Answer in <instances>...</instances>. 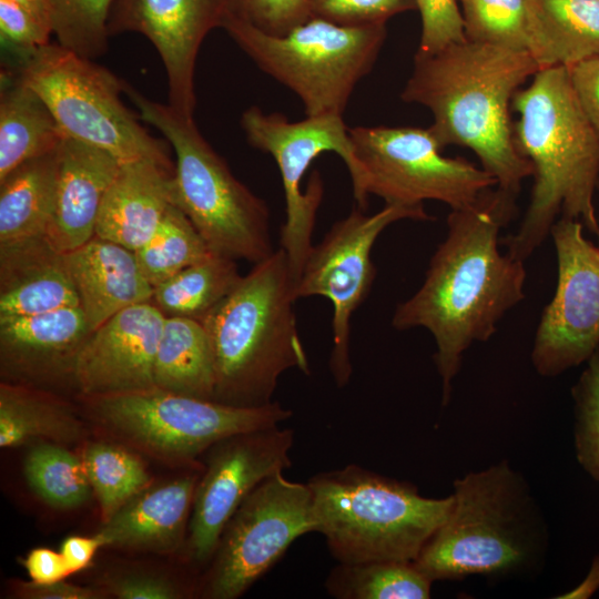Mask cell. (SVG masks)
Instances as JSON below:
<instances>
[{
	"label": "cell",
	"instance_id": "1",
	"mask_svg": "<svg viewBox=\"0 0 599 599\" xmlns=\"http://www.w3.org/2000/svg\"><path fill=\"white\" fill-rule=\"evenodd\" d=\"M517 195L496 185L475 203L451 210L423 284L393 314L394 328L423 327L433 335L444 406L465 352L490 339L526 296L524 261L500 250V232L516 213Z\"/></svg>",
	"mask_w": 599,
	"mask_h": 599
},
{
	"label": "cell",
	"instance_id": "2",
	"mask_svg": "<svg viewBox=\"0 0 599 599\" xmlns=\"http://www.w3.org/2000/svg\"><path fill=\"white\" fill-rule=\"evenodd\" d=\"M539 70L528 51L466 39L434 53L416 51L400 98L430 111L428 129L441 149H470L497 186L518 194L534 169L516 145L510 109Z\"/></svg>",
	"mask_w": 599,
	"mask_h": 599
},
{
	"label": "cell",
	"instance_id": "3",
	"mask_svg": "<svg viewBox=\"0 0 599 599\" xmlns=\"http://www.w3.org/2000/svg\"><path fill=\"white\" fill-rule=\"evenodd\" d=\"M518 114L515 142L534 169L530 201L517 231L501 241L526 261L550 235L558 219L580 221L599 238L593 204L599 138L572 90L567 67L540 69L511 103Z\"/></svg>",
	"mask_w": 599,
	"mask_h": 599
},
{
	"label": "cell",
	"instance_id": "4",
	"mask_svg": "<svg viewBox=\"0 0 599 599\" xmlns=\"http://www.w3.org/2000/svg\"><path fill=\"white\" fill-rule=\"evenodd\" d=\"M453 487L447 518L414 561L424 575L434 582L539 572L548 552L549 530L519 471L501 460L468 473Z\"/></svg>",
	"mask_w": 599,
	"mask_h": 599
},
{
	"label": "cell",
	"instance_id": "5",
	"mask_svg": "<svg viewBox=\"0 0 599 599\" xmlns=\"http://www.w3.org/2000/svg\"><path fill=\"white\" fill-rule=\"evenodd\" d=\"M294 283L280 247L255 263L202 321L214 356L213 400L260 407L274 402L280 376L311 373L294 313Z\"/></svg>",
	"mask_w": 599,
	"mask_h": 599
},
{
	"label": "cell",
	"instance_id": "6",
	"mask_svg": "<svg viewBox=\"0 0 599 599\" xmlns=\"http://www.w3.org/2000/svg\"><path fill=\"white\" fill-rule=\"evenodd\" d=\"M315 532L337 562H414L447 518L451 495L428 498L408 481L349 464L309 478Z\"/></svg>",
	"mask_w": 599,
	"mask_h": 599
},
{
	"label": "cell",
	"instance_id": "7",
	"mask_svg": "<svg viewBox=\"0 0 599 599\" xmlns=\"http://www.w3.org/2000/svg\"><path fill=\"white\" fill-rule=\"evenodd\" d=\"M140 118L165 138L175 153L174 203L195 226L211 253L258 263L274 253L265 202L240 182L196 128L193 116L155 102L123 81Z\"/></svg>",
	"mask_w": 599,
	"mask_h": 599
},
{
	"label": "cell",
	"instance_id": "8",
	"mask_svg": "<svg viewBox=\"0 0 599 599\" xmlns=\"http://www.w3.org/2000/svg\"><path fill=\"white\" fill-rule=\"evenodd\" d=\"M222 28L262 71L300 98L306 116L343 115L387 34L386 23L348 27L312 17L273 35L229 10Z\"/></svg>",
	"mask_w": 599,
	"mask_h": 599
},
{
	"label": "cell",
	"instance_id": "9",
	"mask_svg": "<svg viewBox=\"0 0 599 599\" xmlns=\"http://www.w3.org/2000/svg\"><path fill=\"white\" fill-rule=\"evenodd\" d=\"M18 73L67 136L105 150L121 164L150 160L174 169L167 143L150 134L122 102L123 81L93 60L48 43L21 58Z\"/></svg>",
	"mask_w": 599,
	"mask_h": 599
},
{
	"label": "cell",
	"instance_id": "10",
	"mask_svg": "<svg viewBox=\"0 0 599 599\" xmlns=\"http://www.w3.org/2000/svg\"><path fill=\"white\" fill-rule=\"evenodd\" d=\"M349 136L357 161L353 194L363 211L370 194L386 204L420 206L433 200L456 210L497 185L481 166L444 156L428 128L355 126Z\"/></svg>",
	"mask_w": 599,
	"mask_h": 599
},
{
	"label": "cell",
	"instance_id": "11",
	"mask_svg": "<svg viewBox=\"0 0 599 599\" xmlns=\"http://www.w3.org/2000/svg\"><path fill=\"white\" fill-rule=\"evenodd\" d=\"M98 420L136 447L163 459L191 463L232 435L292 416L278 402L237 407L155 386L84 397Z\"/></svg>",
	"mask_w": 599,
	"mask_h": 599
},
{
	"label": "cell",
	"instance_id": "12",
	"mask_svg": "<svg viewBox=\"0 0 599 599\" xmlns=\"http://www.w3.org/2000/svg\"><path fill=\"white\" fill-rule=\"evenodd\" d=\"M315 532L306 484L283 471L262 481L225 525L205 570L201 595L236 599L262 578L301 536Z\"/></svg>",
	"mask_w": 599,
	"mask_h": 599
},
{
	"label": "cell",
	"instance_id": "13",
	"mask_svg": "<svg viewBox=\"0 0 599 599\" xmlns=\"http://www.w3.org/2000/svg\"><path fill=\"white\" fill-rule=\"evenodd\" d=\"M241 125L248 143L271 154L280 170L286 206L280 247L286 254L295 287L313 247L312 233L324 194L318 172L311 175L306 192L302 191L303 176L316 158L335 152L344 161L351 180L355 179L357 161L349 128L343 115L306 116L292 122L281 113H265L254 105L243 112Z\"/></svg>",
	"mask_w": 599,
	"mask_h": 599
},
{
	"label": "cell",
	"instance_id": "14",
	"mask_svg": "<svg viewBox=\"0 0 599 599\" xmlns=\"http://www.w3.org/2000/svg\"><path fill=\"white\" fill-rule=\"evenodd\" d=\"M420 206L385 204L372 215L358 209L337 221L312 247L294 290L295 298L324 296L333 305V346L329 369L335 384L344 387L353 366L349 352L351 319L370 293L376 268L372 250L380 233L402 220L429 221Z\"/></svg>",
	"mask_w": 599,
	"mask_h": 599
},
{
	"label": "cell",
	"instance_id": "15",
	"mask_svg": "<svg viewBox=\"0 0 599 599\" xmlns=\"http://www.w3.org/2000/svg\"><path fill=\"white\" fill-rule=\"evenodd\" d=\"M557 285L535 334L531 363L555 377L586 363L599 348V246L580 221L558 219L550 230Z\"/></svg>",
	"mask_w": 599,
	"mask_h": 599
},
{
	"label": "cell",
	"instance_id": "16",
	"mask_svg": "<svg viewBox=\"0 0 599 599\" xmlns=\"http://www.w3.org/2000/svg\"><path fill=\"white\" fill-rule=\"evenodd\" d=\"M293 441V430L278 424L232 435L205 451L187 529L194 562L207 566L244 499L266 478L291 466Z\"/></svg>",
	"mask_w": 599,
	"mask_h": 599
},
{
	"label": "cell",
	"instance_id": "17",
	"mask_svg": "<svg viewBox=\"0 0 599 599\" xmlns=\"http://www.w3.org/2000/svg\"><path fill=\"white\" fill-rule=\"evenodd\" d=\"M227 9V0H116L109 33L135 31L145 35L164 64L169 104L193 116L197 52L205 35L222 27Z\"/></svg>",
	"mask_w": 599,
	"mask_h": 599
},
{
	"label": "cell",
	"instance_id": "18",
	"mask_svg": "<svg viewBox=\"0 0 599 599\" xmlns=\"http://www.w3.org/2000/svg\"><path fill=\"white\" fill-rule=\"evenodd\" d=\"M164 321L150 301L122 309L94 329L71 370L81 394L90 397L153 387Z\"/></svg>",
	"mask_w": 599,
	"mask_h": 599
},
{
	"label": "cell",
	"instance_id": "19",
	"mask_svg": "<svg viewBox=\"0 0 599 599\" xmlns=\"http://www.w3.org/2000/svg\"><path fill=\"white\" fill-rule=\"evenodd\" d=\"M57 153L55 207L47 238L68 253L95 235L102 201L122 164L105 150L71 136H64Z\"/></svg>",
	"mask_w": 599,
	"mask_h": 599
},
{
	"label": "cell",
	"instance_id": "20",
	"mask_svg": "<svg viewBox=\"0 0 599 599\" xmlns=\"http://www.w3.org/2000/svg\"><path fill=\"white\" fill-rule=\"evenodd\" d=\"M91 333L80 306L0 317L1 372L12 378L71 374L75 356Z\"/></svg>",
	"mask_w": 599,
	"mask_h": 599
},
{
	"label": "cell",
	"instance_id": "21",
	"mask_svg": "<svg viewBox=\"0 0 599 599\" xmlns=\"http://www.w3.org/2000/svg\"><path fill=\"white\" fill-rule=\"evenodd\" d=\"M64 257L92 332L122 309L152 301L135 253L118 243L94 235Z\"/></svg>",
	"mask_w": 599,
	"mask_h": 599
},
{
	"label": "cell",
	"instance_id": "22",
	"mask_svg": "<svg viewBox=\"0 0 599 599\" xmlns=\"http://www.w3.org/2000/svg\"><path fill=\"white\" fill-rule=\"evenodd\" d=\"M200 474L191 473L146 488L103 521L97 535L103 547L172 552L189 529Z\"/></svg>",
	"mask_w": 599,
	"mask_h": 599
},
{
	"label": "cell",
	"instance_id": "23",
	"mask_svg": "<svg viewBox=\"0 0 599 599\" xmlns=\"http://www.w3.org/2000/svg\"><path fill=\"white\" fill-rule=\"evenodd\" d=\"M173 174L174 169L150 160L122 164L102 201L95 235L138 251L175 204Z\"/></svg>",
	"mask_w": 599,
	"mask_h": 599
},
{
	"label": "cell",
	"instance_id": "24",
	"mask_svg": "<svg viewBox=\"0 0 599 599\" xmlns=\"http://www.w3.org/2000/svg\"><path fill=\"white\" fill-rule=\"evenodd\" d=\"M79 306L64 253L44 237L0 244V317Z\"/></svg>",
	"mask_w": 599,
	"mask_h": 599
},
{
	"label": "cell",
	"instance_id": "25",
	"mask_svg": "<svg viewBox=\"0 0 599 599\" xmlns=\"http://www.w3.org/2000/svg\"><path fill=\"white\" fill-rule=\"evenodd\" d=\"M528 52L540 69L599 54V0H528Z\"/></svg>",
	"mask_w": 599,
	"mask_h": 599
},
{
	"label": "cell",
	"instance_id": "26",
	"mask_svg": "<svg viewBox=\"0 0 599 599\" xmlns=\"http://www.w3.org/2000/svg\"><path fill=\"white\" fill-rule=\"evenodd\" d=\"M64 136L43 99L18 72L2 71L0 179L29 160L54 152Z\"/></svg>",
	"mask_w": 599,
	"mask_h": 599
},
{
	"label": "cell",
	"instance_id": "27",
	"mask_svg": "<svg viewBox=\"0 0 599 599\" xmlns=\"http://www.w3.org/2000/svg\"><path fill=\"white\" fill-rule=\"evenodd\" d=\"M58 149L0 179V244L47 237L57 191Z\"/></svg>",
	"mask_w": 599,
	"mask_h": 599
},
{
	"label": "cell",
	"instance_id": "28",
	"mask_svg": "<svg viewBox=\"0 0 599 599\" xmlns=\"http://www.w3.org/2000/svg\"><path fill=\"white\" fill-rule=\"evenodd\" d=\"M153 379L158 388L213 399L214 356L201 322L165 317L154 361Z\"/></svg>",
	"mask_w": 599,
	"mask_h": 599
},
{
	"label": "cell",
	"instance_id": "29",
	"mask_svg": "<svg viewBox=\"0 0 599 599\" xmlns=\"http://www.w3.org/2000/svg\"><path fill=\"white\" fill-rule=\"evenodd\" d=\"M83 427L61 400L22 383L0 384V446L12 448L41 439L54 444L73 443Z\"/></svg>",
	"mask_w": 599,
	"mask_h": 599
},
{
	"label": "cell",
	"instance_id": "30",
	"mask_svg": "<svg viewBox=\"0 0 599 599\" xmlns=\"http://www.w3.org/2000/svg\"><path fill=\"white\" fill-rule=\"evenodd\" d=\"M241 277L235 260L211 254L154 286L152 303L165 317L201 322Z\"/></svg>",
	"mask_w": 599,
	"mask_h": 599
},
{
	"label": "cell",
	"instance_id": "31",
	"mask_svg": "<svg viewBox=\"0 0 599 599\" xmlns=\"http://www.w3.org/2000/svg\"><path fill=\"white\" fill-rule=\"evenodd\" d=\"M433 581L414 562H337L324 587L336 599H428Z\"/></svg>",
	"mask_w": 599,
	"mask_h": 599
},
{
	"label": "cell",
	"instance_id": "32",
	"mask_svg": "<svg viewBox=\"0 0 599 599\" xmlns=\"http://www.w3.org/2000/svg\"><path fill=\"white\" fill-rule=\"evenodd\" d=\"M81 459L99 500L102 521L149 487L150 476L143 463L121 446L91 443Z\"/></svg>",
	"mask_w": 599,
	"mask_h": 599
},
{
	"label": "cell",
	"instance_id": "33",
	"mask_svg": "<svg viewBox=\"0 0 599 599\" xmlns=\"http://www.w3.org/2000/svg\"><path fill=\"white\" fill-rule=\"evenodd\" d=\"M23 474L31 490L55 508L79 507L91 495L81 457L59 444L43 441L32 447L24 458Z\"/></svg>",
	"mask_w": 599,
	"mask_h": 599
},
{
	"label": "cell",
	"instance_id": "34",
	"mask_svg": "<svg viewBox=\"0 0 599 599\" xmlns=\"http://www.w3.org/2000/svg\"><path fill=\"white\" fill-rule=\"evenodd\" d=\"M134 253L153 287L213 254L176 204L167 209L153 236Z\"/></svg>",
	"mask_w": 599,
	"mask_h": 599
},
{
	"label": "cell",
	"instance_id": "35",
	"mask_svg": "<svg viewBox=\"0 0 599 599\" xmlns=\"http://www.w3.org/2000/svg\"><path fill=\"white\" fill-rule=\"evenodd\" d=\"M52 29L62 47L93 60L108 48L114 0H48Z\"/></svg>",
	"mask_w": 599,
	"mask_h": 599
},
{
	"label": "cell",
	"instance_id": "36",
	"mask_svg": "<svg viewBox=\"0 0 599 599\" xmlns=\"http://www.w3.org/2000/svg\"><path fill=\"white\" fill-rule=\"evenodd\" d=\"M466 39L528 51V0H460Z\"/></svg>",
	"mask_w": 599,
	"mask_h": 599
},
{
	"label": "cell",
	"instance_id": "37",
	"mask_svg": "<svg viewBox=\"0 0 599 599\" xmlns=\"http://www.w3.org/2000/svg\"><path fill=\"white\" fill-rule=\"evenodd\" d=\"M573 447L578 464L599 484V348L571 388Z\"/></svg>",
	"mask_w": 599,
	"mask_h": 599
},
{
	"label": "cell",
	"instance_id": "38",
	"mask_svg": "<svg viewBox=\"0 0 599 599\" xmlns=\"http://www.w3.org/2000/svg\"><path fill=\"white\" fill-rule=\"evenodd\" d=\"M311 16L341 26L362 27L417 9L415 0H309Z\"/></svg>",
	"mask_w": 599,
	"mask_h": 599
},
{
	"label": "cell",
	"instance_id": "39",
	"mask_svg": "<svg viewBox=\"0 0 599 599\" xmlns=\"http://www.w3.org/2000/svg\"><path fill=\"white\" fill-rule=\"evenodd\" d=\"M229 11L257 29L284 35L311 16L309 0H227Z\"/></svg>",
	"mask_w": 599,
	"mask_h": 599
},
{
	"label": "cell",
	"instance_id": "40",
	"mask_svg": "<svg viewBox=\"0 0 599 599\" xmlns=\"http://www.w3.org/2000/svg\"><path fill=\"white\" fill-rule=\"evenodd\" d=\"M422 19L417 52L434 53L466 40L464 21L457 0H415Z\"/></svg>",
	"mask_w": 599,
	"mask_h": 599
},
{
	"label": "cell",
	"instance_id": "41",
	"mask_svg": "<svg viewBox=\"0 0 599 599\" xmlns=\"http://www.w3.org/2000/svg\"><path fill=\"white\" fill-rule=\"evenodd\" d=\"M52 30L30 12L10 0H0V37L2 45L21 58L50 43Z\"/></svg>",
	"mask_w": 599,
	"mask_h": 599
},
{
	"label": "cell",
	"instance_id": "42",
	"mask_svg": "<svg viewBox=\"0 0 599 599\" xmlns=\"http://www.w3.org/2000/svg\"><path fill=\"white\" fill-rule=\"evenodd\" d=\"M119 599H180L185 589L172 579L148 571H126L104 578L100 588Z\"/></svg>",
	"mask_w": 599,
	"mask_h": 599
},
{
	"label": "cell",
	"instance_id": "43",
	"mask_svg": "<svg viewBox=\"0 0 599 599\" xmlns=\"http://www.w3.org/2000/svg\"><path fill=\"white\" fill-rule=\"evenodd\" d=\"M567 69L578 103L599 138V54Z\"/></svg>",
	"mask_w": 599,
	"mask_h": 599
},
{
	"label": "cell",
	"instance_id": "44",
	"mask_svg": "<svg viewBox=\"0 0 599 599\" xmlns=\"http://www.w3.org/2000/svg\"><path fill=\"white\" fill-rule=\"evenodd\" d=\"M10 589L14 597L22 599H99L105 595L98 587H81L64 580L50 583L12 580Z\"/></svg>",
	"mask_w": 599,
	"mask_h": 599
},
{
	"label": "cell",
	"instance_id": "45",
	"mask_svg": "<svg viewBox=\"0 0 599 599\" xmlns=\"http://www.w3.org/2000/svg\"><path fill=\"white\" fill-rule=\"evenodd\" d=\"M21 565L30 579L38 583L61 581L72 575L61 552L45 547L31 549Z\"/></svg>",
	"mask_w": 599,
	"mask_h": 599
},
{
	"label": "cell",
	"instance_id": "46",
	"mask_svg": "<svg viewBox=\"0 0 599 599\" xmlns=\"http://www.w3.org/2000/svg\"><path fill=\"white\" fill-rule=\"evenodd\" d=\"M103 547L95 534L92 537L70 536L60 547V552L71 573L85 569L94 558L97 551Z\"/></svg>",
	"mask_w": 599,
	"mask_h": 599
},
{
	"label": "cell",
	"instance_id": "47",
	"mask_svg": "<svg viewBox=\"0 0 599 599\" xmlns=\"http://www.w3.org/2000/svg\"><path fill=\"white\" fill-rule=\"evenodd\" d=\"M599 589V555L593 558L591 568L583 581L571 592L572 598H588Z\"/></svg>",
	"mask_w": 599,
	"mask_h": 599
},
{
	"label": "cell",
	"instance_id": "48",
	"mask_svg": "<svg viewBox=\"0 0 599 599\" xmlns=\"http://www.w3.org/2000/svg\"><path fill=\"white\" fill-rule=\"evenodd\" d=\"M37 18L42 24L52 30L51 11L48 0H10Z\"/></svg>",
	"mask_w": 599,
	"mask_h": 599
},
{
	"label": "cell",
	"instance_id": "49",
	"mask_svg": "<svg viewBox=\"0 0 599 599\" xmlns=\"http://www.w3.org/2000/svg\"><path fill=\"white\" fill-rule=\"evenodd\" d=\"M597 190H599V174H598V180H597Z\"/></svg>",
	"mask_w": 599,
	"mask_h": 599
},
{
	"label": "cell",
	"instance_id": "50",
	"mask_svg": "<svg viewBox=\"0 0 599 599\" xmlns=\"http://www.w3.org/2000/svg\"><path fill=\"white\" fill-rule=\"evenodd\" d=\"M598 221H599V215H598Z\"/></svg>",
	"mask_w": 599,
	"mask_h": 599
}]
</instances>
